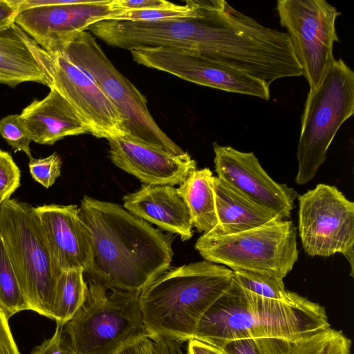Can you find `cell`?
<instances>
[{
	"label": "cell",
	"mask_w": 354,
	"mask_h": 354,
	"mask_svg": "<svg viewBox=\"0 0 354 354\" xmlns=\"http://www.w3.org/2000/svg\"><path fill=\"white\" fill-rule=\"evenodd\" d=\"M89 241L84 272L108 288L141 292L167 271L171 240L120 205L84 196L79 207Z\"/></svg>",
	"instance_id": "1"
},
{
	"label": "cell",
	"mask_w": 354,
	"mask_h": 354,
	"mask_svg": "<svg viewBox=\"0 0 354 354\" xmlns=\"http://www.w3.org/2000/svg\"><path fill=\"white\" fill-rule=\"evenodd\" d=\"M324 307L300 296L291 302L267 299L234 279L206 311L194 339L222 348L243 339L274 337L292 343L330 327Z\"/></svg>",
	"instance_id": "2"
},
{
	"label": "cell",
	"mask_w": 354,
	"mask_h": 354,
	"mask_svg": "<svg viewBox=\"0 0 354 354\" xmlns=\"http://www.w3.org/2000/svg\"><path fill=\"white\" fill-rule=\"evenodd\" d=\"M234 279L231 269L205 260L167 270L140 295L148 332L182 343L194 339L203 315Z\"/></svg>",
	"instance_id": "3"
},
{
	"label": "cell",
	"mask_w": 354,
	"mask_h": 354,
	"mask_svg": "<svg viewBox=\"0 0 354 354\" xmlns=\"http://www.w3.org/2000/svg\"><path fill=\"white\" fill-rule=\"evenodd\" d=\"M84 301L63 325L77 354H115L144 337L140 292L108 288L88 279Z\"/></svg>",
	"instance_id": "4"
},
{
	"label": "cell",
	"mask_w": 354,
	"mask_h": 354,
	"mask_svg": "<svg viewBox=\"0 0 354 354\" xmlns=\"http://www.w3.org/2000/svg\"><path fill=\"white\" fill-rule=\"evenodd\" d=\"M0 236L29 309L53 319L60 271L53 262L34 207L14 198L4 201L0 205Z\"/></svg>",
	"instance_id": "5"
},
{
	"label": "cell",
	"mask_w": 354,
	"mask_h": 354,
	"mask_svg": "<svg viewBox=\"0 0 354 354\" xmlns=\"http://www.w3.org/2000/svg\"><path fill=\"white\" fill-rule=\"evenodd\" d=\"M354 113V72L335 59L318 86L309 90L301 120L295 182L312 180L342 124Z\"/></svg>",
	"instance_id": "6"
},
{
	"label": "cell",
	"mask_w": 354,
	"mask_h": 354,
	"mask_svg": "<svg viewBox=\"0 0 354 354\" xmlns=\"http://www.w3.org/2000/svg\"><path fill=\"white\" fill-rule=\"evenodd\" d=\"M195 248L207 261L283 279L298 260L297 229L292 221L277 220L246 231L222 234L213 230Z\"/></svg>",
	"instance_id": "7"
},
{
	"label": "cell",
	"mask_w": 354,
	"mask_h": 354,
	"mask_svg": "<svg viewBox=\"0 0 354 354\" xmlns=\"http://www.w3.org/2000/svg\"><path fill=\"white\" fill-rule=\"evenodd\" d=\"M62 48L100 86L120 113L125 135L174 155L186 153L158 125L147 107V101L106 57L94 36L77 32L57 47Z\"/></svg>",
	"instance_id": "8"
},
{
	"label": "cell",
	"mask_w": 354,
	"mask_h": 354,
	"mask_svg": "<svg viewBox=\"0 0 354 354\" xmlns=\"http://www.w3.org/2000/svg\"><path fill=\"white\" fill-rule=\"evenodd\" d=\"M20 34L46 75L50 85L75 108L88 133L109 139L125 135L118 109L93 78L58 48L48 53L21 28Z\"/></svg>",
	"instance_id": "9"
},
{
	"label": "cell",
	"mask_w": 354,
	"mask_h": 354,
	"mask_svg": "<svg viewBox=\"0 0 354 354\" xmlns=\"http://www.w3.org/2000/svg\"><path fill=\"white\" fill-rule=\"evenodd\" d=\"M276 10L287 30L310 89H315L335 59V21L341 13L324 0H278Z\"/></svg>",
	"instance_id": "10"
},
{
	"label": "cell",
	"mask_w": 354,
	"mask_h": 354,
	"mask_svg": "<svg viewBox=\"0 0 354 354\" xmlns=\"http://www.w3.org/2000/svg\"><path fill=\"white\" fill-rule=\"evenodd\" d=\"M297 198L299 234L305 252L323 257L340 253L353 276L354 203L335 186L326 184Z\"/></svg>",
	"instance_id": "11"
},
{
	"label": "cell",
	"mask_w": 354,
	"mask_h": 354,
	"mask_svg": "<svg viewBox=\"0 0 354 354\" xmlns=\"http://www.w3.org/2000/svg\"><path fill=\"white\" fill-rule=\"evenodd\" d=\"M133 61L148 68L213 88L268 100L270 86L243 71L198 53L164 47L130 50Z\"/></svg>",
	"instance_id": "12"
},
{
	"label": "cell",
	"mask_w": 354,
	"mask_h": 354,
	"mask_svg": "<svg viewBox=\"0 0 354 354\" xmlns=\"http://www.w3.org/2000/svg\"><path fill=\"white\" fill-rule=\"evenodd\" d=\"M217 177L257 205L288 220L295 208L297 193L274 181L261 167L253 152L213 143Z\"/></svg>",
	"instance_id": "13"
},
{
	"label": "cell",
	"mask_w": 354,
	"mask_h": 354,
	"mask_svg": "<svg viewBox=\"0 0 354 354\" xmlns=\"http://www.w3.org/2000/svg\"><path fill=\"white\" fill-rule=\"evenodd\" d=\"M111 0H77L64 5L38 6L19 10L15 24L37 44L50 53L70 36L108 19Z\"/></svg>",
	"instance_id": "14"
},
{
	"label": "cell",
	"mask_w": 354,
	"mask_h": 354,
	"mask_svg": "<svg viewBox=\"0 0 354 354\" xmlns=\"http://www.w3.org/2000/svg\"><path fill=\"white\" fill-rule=\"evenodd\" d=\"M107 140L111 162L145 185H180L196 169V161L187 152L174 155L128 135Z\"/></svg>",
	"instance_id": "15"
},
{
	"label": "cell",
	"mask_w": 354,
	"mask_h": 354,
	"mask_svg": "<svg viewBox=\"0 0 354 354\" xmlns=\"http://www.w3.org/2000/svg\"><path fill=\"white\" fill-rule=\"evenodd\" d=\"M55 268L62 271L82 268L89 258V241L75 205H44L34 207Z\"/></svg>",
	"instance_id": "16"
},
{
	"label": "cell",
	"mask_w": 354,
	"mask_h": 354,
	"mask_svg": "<svg viewBox=\"0 0 354 354\" xmlns=\"http://www.w3.org/2000/svg\"><path fill=\"white\" fill-rule=\"evenodd\" d=\"M123 207L163 230L176 234L182 241L193 236L189 209L177 188L169 185H143L123 198Z\"/></svg>",
	"instance_id": "17"
},
{
	"label": "cell",
	"mask_w": 354,
	"mask_h": 354,
	"mask_svg": "<svg viewBox=\"0 0 354 354\" xmlns=\"http://www.w3.org/2000/svg\"><path fill=\"white\" fill-rule=\"evenodd\" d=\"M19 116L32 141L41 145H53L66 136L88 133L77 111L53 88L44 98L24 108Z\"/></svg>",
	"instance_id": "18"
},
{
	"label": "cell",
	"mask_w": 354,
	"mask_h": 354,
	"mask_svg": "<svg viewBox=\"0 0 354 354\" xmlns=\"http://www.w3.org/2000/svg\"><path fill=\"white\" fill-rule=\"evenodd\" d=\"M213 189L218 225L212 230L217 233H238L281 220L217 176L213 178Z\"/></svg>",
	"instance_id": "19"
},
{
	"label": "cell",
	"mask_w": 354,
	"mask_h": 354,
	"mask_svg": "<svg viewBox=\"0 0 354 354\" xmlns=\"http://www.w3.org/2000/svg\"><path fill=\"white\" fill-rule=\"evenodd\" d=\"M33 82L49 86V81L14 24L0 31V84L12 88Z\"/></svg>",
	"instance_id": "20"
},
{
	"label": "cell",
	"mask_w": 354,
	"mask_h": 354,
	"mask_svg": "<svg viewBox=\"0 0 354 354\" xmlns=\"http://www.w3.org/2000/svg\"><path fill=\"white\" fill-rule=\"evenodd\" d=\"M213 178L209 168L196 169L177 188L189 209L193 227L203 234L218 225Z\"/></svg>",
	"instance_id": "21"
},
{
	"label": "cell",
	"mask_w": 354,
	"mask_h": 354,
	"mask_svg": "<svg viewBox=\"0 0 354 354\" xmlns=\"http://www.w3.org/2000/svg\"><path fill=\"white\" fill-rule=\"evenodd\" d=\"M84 272L82 268H73L59 273L53 306V317L57 325H64L84 301L88 285Z\"/></svg>",
	"instance_id": "22"
},
{
	"label": "cell",
	"mask_w": 354,
	"mask_h": 354,
	"mask_svg": "<svg viewBox=\"0 0 354 354\" xmlns=\"http://www.w3.org/2000/svg\"><path fill=\"white\" fill-rule=\"evenodd\" d=\"M0 306L8 317L30 310L19 286L5 244L0 236Z\"/></svg>",
	"instance_id": "23"
},
{
	"label": "cell",
	"mask_w": 354,
	"mask_h": 354,
	"mask_svg": "<svg viewBox=\"0 0 354 354\" xmlns=\"http://www.w3.org/2000/svg\"><path fill=\"white\" fill-rule=\"evenodd\" d=\"M351 341L330 326L295 342L289 354H351Z\"/></svg>",
	"instance_id": "24"
},
{
	"label": "cell",
	"mask_w": 354,
	"mask_h": 354,
	"mask_svg": "<svg viewBox=\"0 0 354 354\" xmlns=\"http://www.w3.org/2000/svg\"><path fill=\"white\" fill-rule=\"evenodd\" d=\"M233 272L236 281L243 288L261 297L283 302H291L301 296L287 290L283 279L244 270Z\"/></svg>",
	"instance_id": "25"
},
{
	"label": "cell",
	"mask_w": 354,
	"mask_h": 354,
	"mask_svg": "<svg viewBox=\"0 0 354 354\" xmlns=\"http://www.w3.org/2000/svg\"><path fill=\"white\" fill-rule=\"evenodd\" d=\"M197 9L193 0L186 1L185 5L174 3L169 7L122 12L111 15L109 19L129 21H153L174 18L194 16Z\"/></svg>",
	"instance_id": "26"
},
{
	"label": "cell",
	"mask_w": 354,
	"mask_h": 354,
	"mask_svg": "<svg viewBox=\"0 0 354 354\" xmlns=\"http://www.w3.org/2000/svg\"><path fill=\"white\" fill-rule=\"evenodd\" d=\"M294 344L274 337L243 339L230 342L222 349L227 354H289Z\"/></svg>",
	"instance_id": "27"
},
{
	"label": "cell",
	"mask_w": 354,
	"mask_h": 354,
	"mask_svg": "<svg viewBox=\"0 0 354 354\" xmlns=\"http://www.w3.org/2000/svg\"><path fill=\"white\" fill-rule=\"evenodd\" d=\"M0 135L15 151H23L30 159V136L19 115L12 114L0 120Z\"/></svg>",
	"instance_id": "28"
},
{
	"label": "cell",
	"mask_w": 354,
	"mask_h": 354,
	"mask_svg": "<svg viewBox=\"0 0 354 354\" xmlns=\"http://www.w3.org/2000/svg\"><path fill=\"white\" fill-rule=\"evenodd\" d=\"M28 167L32 178L46 188L51 187L61 174L62 159L56 153L43 158L30 160Z\"/></svg>",
	"instance_id": "29"
},
{
	"label": "cell",
	"mask_w": 354,
	"mask_h": 354,
	"mask_svg": "<svg viewBox=\"0 0 354 354\" xmlns=\"http://www.w3.org/2000/svg\"><path fill=\"white\" fill-rule=\"evenodd\" d=\"M20 170L12 156L0 150V203H2L19 187Z\"/></svg>",
	"instance_id": "30"
},
{
	"label": "cell",
	"mask_w": 354,
	"mask_h": 354,
	"mask_svg": "<svg viewBox=\"0 0 354 354\" xmlns=\"http://www.w3.org/2000/svg\"><path fill=\"white\" fill-rule=\"evenodd\" d=\"M31 354H77L63 330V326L57 325L54 335L37 346Z\"/></svg>",
	"instance_id": "31"
},
{
	"label": "cell",
	"mask_w": 354,
	"mask_h": 354,
	"mask_svg": "<svg viewBox=\"0 0 354 354\" xmlns=\"http://www.w3.org/2000/svg\"><path fill=\"white\" fill-rule=\"evenodd\" d=\"M173 4L165 0H111L110 6L114 15L127 11L169 7Z\"/></svg>",
	"instance_id": "32"
},
{
	"label": "cell",
	"mask_w": 354,
	"mask_h": 354,
	"mask_svg": "<svg viewBox=\"0 0 354 354\" xmlns=\"http://www.w3.org/2000/svg\"><path fill=\"white\" fill-rule=\"evenodd\" d=\"M8 319L0 306V354H20L11 333Z\"/></svg>",
	"instance_id": "33"
},
{
	"label": "cell",
	"mask_w": 354,
	"mask_h": 354,
	"mask_svg": "<svg viewBox=\"0 0 354 354\" xmlns=\"http://www.w3.org/2000/svg\"><path fill=\"white\" fill-rule=\"evenodd\" d=\"M19 12V0H0V31L15 24Z\"/></svg>",
	"instance_id": "34"
},
{
	"label": "cell",
	"mask_w": 354,
	"mask_h": 354,
	"mask_svg": "<svg viewBox=\"0 0 354 354\" xmlns=\"http://www.w3.org/2000/svg\"><path fill=\"white\" fill-rule=\"evenodd\" d=\"M115 354H153V341L141 338L120 350Z\"/></svg>",
	"instance_id": "35"
},
{
	"label": "cell",
	"mask_w": 354,
	"mask_h": 354,
	"mask_svg": "<svg viewBox=\"0 0 354 354\" xmlns=\"http://www.w3.org/2000/svg\"><path fill=\"white\" fill-rule=\"evenodd\" d=\"M187 354H227L223 349L216 348L207 343L192 339L188 341Z\"/></svg>",
	"instance_id": "36"
},
{
	"label": "cell",
	"mask_w": 354,
	"mask_h": 354,
	"mask_svg": "<svg viewBox=\"0 0 354 354\" xmlns=\"http://www.w3.org/2000/svg\"><path fill=\"white\" fill-rule=\"evenodd\" d=\"M1 205V203H0V205Z\"/></svg>",
	"instance_id": "37"
}]
</instances>
